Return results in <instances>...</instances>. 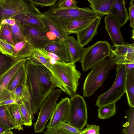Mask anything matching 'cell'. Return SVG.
<instances>
[{
	"instance_id": "8d00e7d4",
	"label": "cell",
	"mask_w": 134,
	"mask_h": 134,
	"mask_svg": "<svg viewBox=\"0 0 134 134\" xmlns=\"http://www.w3.org/2000/svg\"><path fill=\"white\" fill-rule=\"evenodd\" d=\"M31 2L36 6H41L43 7L54 6L57 0H30Z\"/></svg>"
},
{
	"instance_id": "44dd1931",
	"label": "cell",
	"mask_w": 134,
	"mask_h": 134,
	"mask_svg": "<svg viewBox=\"0 0 134 134\" xmlns=\"http://www.w3.org/2000/svg\"><path fill=\"white\" fill-rule=\"evenodd\" d=\"M93 10L102 15H109L114 0H88Z\"/></svg>"
},
{
	"instance_id": "7bdbcfd3",
	"label": "cell",
	"mask_w": 134,
	"mask_h": 134,
	"mask_svg": "<svg viewBox=\"0 0 134 134\" xmlns=\"http://www.w3.org/2000/svg\"><path fill=\"white\" fill-rule=\"evenodd\" d=\"M9 130V129L0 126V134H4Z\"/></svg>"
},
{
	"instance_id": "ac0fdd59",
	"label": "cell",
	"mask_w": 134,
	"mask_h": 134,
	"mask_svg": "<svg viewBox=\"0 0 134 134\" xmlns=\"http://www.w3.org/2000/svg\"><path fill=\"white\" fill-rule=\"evenodd\" d=\"M110 15L117 21L121 27L129 20L128 13L125 6L124 0H114Z\"/></svg>"
},
{
	"instance_id": "6da1fadb",
	"label": "cell",
	"mask_w": 134,
	"mask_h": 134,
	"mask_svg": "<svg viewBox=\"0 0 134 134\" xmlns=\"http://www.w3.org/2000/svg\"><path fill=\"white\" fill-rule=\"evenodd\" d=\"M25 64L26 86L30 96L27 110L33 119L46 98L58 86L51 72L31 56Z\"/></svg>"
},
{
	"instance_id": "9a60e30c",
	"label": "cell",
	"mask_w": 134,
	"mask_h": 134,
	"mask_svg": "<svg viewBox=\"0 0 134 134\" xmlns=\"http://www.w3.org/2000/svg\"><path fill=\"white\" fill-rule=\"evenodd\" d=\"M44 48L47 51L57 55L63 62H70L69 51L64 41L57 38L50 40Z\"/></svg>"
},
{
	"instance_id": "9c48e42d",
	"label": "cell",
	"mask_w": 134,
	"mask_h": 134,
	"mask_svg": "<svg viewBox=\"0 0 134 134\" xmlns=\"http://www.w3.org/2000/svg\"><path fill=\"white\" fill-rule=\"evenodd\" d=\"M63 92L59 88L55 89L45 99L40 108L37 119L34 124L35 133H40L45 128Z\"/></svg>"
},
{
	"instance_id": "f546056e",
	"label": "cell",
	"mask_w": 134,
	"mask_h": 134,
	"mask_svg": "<svg viewBox=\"0 0 134 134\" xmlns=\"http://www.w3.org/2000/svg\"><path fill=\"white\" fill-rule=\"evenodd\" d=\"M127 121L124 124L122 132L125 134H134V109L127 110L126 112Z\"/></svg>"
},
{
	"instance_id": "4dcf8cb0",
	"label": "cell",
	"mask_w": 134,
	"mask_h": 134,
	"mask_svg": "<svg viewBox=\"0 0 134 134\" xmlns=\"http://www.w3.org/2000/svg\"><path fill=\"white\" fill-rule=\"evenodd\" d=\"M0 39L12 46L15 44L13 40L11 29L7 24H0Z\"/></svg>"
},
{
	"instance_id": "484cf974",
	"label": "cell",
	"mask_w": 134,
	"mask_h": 134,
	"mask_svg": "<svg viewBox=\"0 0 134 134\" xmlns=\"http://www.w3.org/2000/svg\"><path fill=\"white\" fill-rule=\"evenodd\" d=\"M8 109L15 129L23 130V122L19 104L15 103L9 105Z\"/></svg>"
},
{
	"instance_id": "83f0119b",
	"label": "cell",
	"mask_w": 134,
	"mask_h": 134,
	"mask_svg": "<svg viewBox=\"0 0 134 134\" xmlns=\"http://www.w3.org/2000/svg\"><path fill=\"white\" fill-rule=\"evenodd\" d=\"M19 60L0 51V76L10 69Z\"/></svg>"
},
{
	"instance_id": "e575fe53",
	"label": "cell",
	"mask_w": 134,
	"mask_h": 134,
	"mask_svg": "<svg viewBox=\"0 0 134 134\" xmlns=\"http://www.w3.org/2000/svg\"><path fill=\"white\" fill-rule=\"evenodd\" d=\"M13 46L0 39V51L3 53L12 57Z\"/></svg>"
},
{
	"instance_id": "8992f818",
	"label": "cell",
	"mask_w": 134,
	"mask_h": 134,
	"mask_svg": "<svg viewBox=\"0 0 134 134\" xmlns=\"http://www.w3.org/2000/svg\"><path fill=\"white\" fill-rule=\"evenodd\" d=\"M25 14L37 15L41 13L30 0H0V24L3 20Z\"/></svg>"
},
{
	"instance_id": "5bb4252c",
	"label": "cell",
	"mask_w": 134,
	"mask_h": 134,
	"mask_svg": "<svg viewBox=\"0 0 134 134\" xmlns=\"http://www.w3.org/2000/svg\"><path fill=\"white\" fill-rule=\"evenodd\" d=\"M104 19L105 28L114 46L125 45L121 27L116 19L110 14L106 15Z\"/></svg>"
},
{
	"instance_id": "60d3db41",
	"label": "cell",
	"mask_w": 134,
	"mask_h": 134,
	"mask_svg": "<svg viewBox=\"0 0 134 134\" xmlns=\"http://www.w3.org/2000/svg\"><path fill=\"white\" fill-rule=\"evenodd\" d=\"M16 23V21L15 20L12 18H9L3 20L1 24H6L11 25H13Z\"/></svg>"
},
{
	"instance_id": "e0dca14e",
	"label": "cell",
	"mask_w": 134,
	"mask_h": 134,
	"mask_svg": "<svg viewBox=\"0 0 134 134\" xmlns=\"http://www.w3.org/2000/svg\"><path fill=\"white\" fill-rule=\"evenodd\" d=\"M65 41L69 51L70 62L75 63L81 60L86 48L82 47L73 36L68 35Z\"/></svg>"
},
{
	"instance_id": "4fadbf2b",
	"label": "cell",
	"mask_w": 134,
	"mask_h": 134,
	"mask_svg": "<svg viewBox=\"0 0 134 134\" xmlns=\"http://www.w3.org/2000/svg\"><path fill=\"white\" fill-rule=\"evenodd\" d=\"M36 16L48 32H51L60 40H66L69 35L58 23L47 15L45 12Z\"/></svg>"
},
{
	"instance_id": "d590c367",
	"label": "cell",
	"mask_w": 134,
	"mask_h": 134,
	"mask_svg": "<svg viewBox=\"0 0 134 134\" xmlns=\"http://www.w3.org/2000/svg\"><path fill=\"white\" fill-rule=\"evenodd\" d=\"M86 127L81 132L76 134H100V127L99 125L87 124Z\"/></svg>"
},
{
	"instance_id": "ab89813d",
	"label": "cell",
	"mask_w": 134,
	"mask_h": 134,
	"mask_svg": "<svg viewBox=\"0 0 134 134\" xmlns=\"http://www.w3.org/2000/svg\"><path fill=\"white\" fill-rule=\"evenodd\" d=\"M134 0L130 1V6L129 8V19L130 21V26L134 28Z\"/></svg>"
},
{
	"instance_id": "5b68a950",
	"label": "cell",
	"mask_w": 134,
	"mask_h": 134,
	"mask_svg": "<svg viewBox=\"0 0 134 134\" xmlns=\"http://www.w3.org/2000/svg\"><path fill=\"white\" fill-rule=\"evenodd\" d=\"M126 71L125 65H117L116 78L113 85L107 91L98 96L96 105L99 107L115 103L125 92Z\"/></svg>"
},
{
	"instance_id": "277c9868",
	"label": "cell",
	"mask_w": 134,
	"mask_h": 134,
	"mask_svg": "<svg viewBox=\"0 0 134 134\" xmlns=\"http://www.w3.org/2000/svg\"><path fill=\"white\" fill-rule=\"evenodd\" d=\"M46 13L60 25L65 23L77 20L94 19L102 16L87 7H76L69 9H59L54 6Z\"/></svg>"
},
{
	"instance_id": "1f68e13d",
	"label": "cell",
	"mask_w": 134,
	"mask_h": 134,
	"mask_svg": "<svg viewBox=\"0 0 134 134\" xmlns=\"http://www.w3.org/2000/svg\"><path fill=\"white\" fill-rule=\"evenodd\" d=\"M8 25L11 29L13 40L14 43L19 41L26 40L20 27L16 21V24L13 25Z\"/></svg>"
},
{
	"instance_id": "30bf717a",
	"label": "cell",
	"mask_w": 134,
	"mask_h": 134,
	"mask_svg": "<svg viewBox=\"0 0 134 134\" xmlns=\"http://www.w3.org/2000/svg\"><path fill=\"white\" fill-rule=\"evenodd\" d=\"M20 28L26 40L34 49L44 48L50 40L46 33L36 27L27 26Z\"/></svg>"
},
{
	"instance_id": "d4e9b609",
	"label": "cell",
	"mask_w": 134,
	"mask_h": 134,
	"mask_svg": "<svg viewBox=\"0 0 134 134\" xmlns=\"http://www.w3.org/2000/svg\"><path fill=\"white\" fill-rule=\"evenodd\" d=\"M26 75L24 64L20 67L15 73L8 84L7 88L12 91L19 85H26Z\"/></svg>"
},
{
	"instance_id": "f6af8a7d",
	"label": "cell",
	"mask_w": 134,
	"mask_h": 134,
	"mask_svg": "<svg viewBox=\"0 0 134 134\" xmlns=\"http://www.w3.org/2000/svg\"><path fill=\"white\" fill-rule=\"evenodd\" d=\"M77 133H71V134H76Z\"/></svg>"
},
{
	"instance_id": "ba28073f",
	"label": "cell",
	"mask_w": 134,
	"mask_h": 134,
	"mask_svg": "<svg viewBox=\"0 0 134 134\" xmlns=\"http://www.w3.org/2000/svg\"><path fill=\"white\" fill-rule=\"evenodd\" d=\"M70 111L67 123L81 131L87 124V105L83 98L76 94L70 98Z\"/></svg>"
},
{
	"instance_id": "3957f363",
	"label": "cell",
	"mask_w": 134,
	"mask_h": 134,
	"mask_svg": "<svg viewBox=\"0 0 134 134\" xmlns=\"http://www.w3.org/2000/svg\"><path fill=\"white\" fill-rule=\"evenodd\" d=\"M114 64L108 58L92 68L84 82L83 95L84 97L91 96L102 84L108 75L113 68Z\"/></svg>"
},
{
	"instance_id": "836d02e7",
	"label": "cell",
	"mask_w": 134,
	"mask_h": 134,
	"mask_svg": "<svg viewBox=\"0 0 134 134\" xmlns=\"http://www.w3.org/2000/svg\"><path fill=\"white\" fill-rule=\"evenodd\" d=\"M78 1L75 0H60L55 5L54 7L59 9H69L77 7Z\"/></svg>"
},
{
	"instance_id": "74e56055",
	"label": "cell",
	"mask_w": 134,
	"mask_h": 134,
	"mask_svg": "<svg viewBox=\"0 0 134 134\" xmlns=\"http://www.w3.org/2000/svg\"><path fill=\"white\" fill-rule=\"evenodd\" d=\"M58 127L65 130L70 133H78L81 131L67 123L60 122H59Z\"/></svg>"
},
{
	"instance_id": "d6986e66",
	"label": "cell",
	"mask_w": 134,
	"mask_h": 134,
	"mask_svg": "<svg viewBox=\"0 0 134 134\" xmlns=\"http://www.w3.org/2000/svg\"><path fill=\"white\" fill-rule=\"evenodd\" d=\"M11 18L15 20L21 27L24 26H32L36 27L46 32H48L36 15L31 14H22Z\"/></svg>"
},
{
	"instance_id": "7402d4cb",
	"label": "cell",
	"mask_w": 134,
	"mask_h": 134,
	"mask_svg": "<svg viewBox=\"0 0 134 134\" xmlns=\"http://www.w3.org/2000/svg\"><path fill=\"white\" fill-rule=\"evenodd\" d=\"M94 20H75L64 23L60 25L69 35L72 33L76 34L83 30L88 26Z\"/></svg>"
},
{
	"instance_id": "2e32d148",
	"label": "cell",
	"mask_w": 134,
	"mask_h": 134,
	"mask_svg": "<svg viewBox=\"0 0 134 134\" xmlns=\"http://www.w3.org/2000/svg\"><path fill=\"white\" fill-rule=\"evenodd\" d=\"M102 16L95 18L87 27L76 34L77 41L82 47L91 41L94 36L97 34L98 28L100 24Z\"/></svg>"
},
{
	"instance_id": "603a6c76",
	"label": "cell",
	"mask_w": 134,
	"mask_h": 134,
	"mask_svg": "<svg viewBox=\"0 0 134 134\" xmlns=\"http://www.w3.org/2000/svg\"><path fill=\"white\" fill-rule=\"evenodd\" d=\"M27 58L20 59L10 69L0 76V95L3 91L7 88L11 79L19 68L25 64Z\"/></svg>"
},
{
	"instance_id": "ee69618b",
	"label": "cell",
	"mask_w": 134,
	"mask_h": 134,
	"mask_svg": "<svg viewBox=\"0 0 134 134\" xmlns=\"http://www.w3.org/2000/svg\"><path fill=\"white\" fill-rule=\"evenodd\" d=\"M4 134H13V132L12 131L9 130Z\"/></svg>"
},
{
	"instance_id": "cb8c5ba5",
	"label": "cell",
	"mask_w": 134,
	"mask_h": 134,
	"mask_svg": "<svg viewBox=\"0 0 134 134\" xmlns=\"http://www.w3.org/2000/svg\"><path fill=\"white\" fill-rule=\"evenodd\" d=\"M130 108H134V69L126 71L125 92Z\"/></svg>"
},
{
	"instance_id": "8fae6325",
	"label": "cell",
	"mask_w": 134,
	"mask_h": 134,
	"mask_svg": "<svg viewBox=\"0 0 134 134\" xmlns=\"http://www.w3.org/2000/svg\"><path fill=\"white\" fill-rule=\"evenodd\" d=\"M114 46L116 49H111L110 54L108 57L114 64L125 65L134 63L133 43Z\"/></svg>"
},
{
	"instance_id": "d6a6232c",
	"label": "cell",
	"mask_w": 134,
	"mask_h": 134,
	"mask_svg": "<svg viewBox=\"0 0 134 134\" xmlns=\"http://www.w3.org/2000/svg\"><path fill=\"white\" fill-rule=\"evenodd\" d=\"M19 105L23 125L27 126H31L32 124V121L33 120L31 116L23 102Z\"/></svg>"
},
{
	"instance_id": "ffe728a7",
	"label": "cell",
	"mask_w": 134,
	"mask_h": 134,
	"mask_svg": "<svg viewBox=\"0 0 134 134\" xmlns=\"http://www.w3.org/2000/svg\"><path fill=\"white\" fill-rule=\"evenodd\" d=\"M34 48L26 40L17 42L13 46L12 57L19 60L31 56Z\"/></svg>"
},
{
	"instance_id": "52a82bcc",
	"label": "cell",
	"mask_w": 134,
	"mask_h": 134,
	"mask_svg": "<svg viewBox=\"0 0 134 134\" xmlns=\"http://www.w3.org/2000/svg\"><path fill=\"white\" fill-rule=\"evenodd\" d=\"M111 49L110 44L106 41H99L88 46L81 60L83 71L89 70L109 57Z\"/></svg>"
},
{
	"instance_id": "4316f807",
	"label": "cell",
	"mask_w": 134,
	"mask_h": 134,
	"mask_svg": "<svg viewBox=\"0 0 134 134\" xmlns=\"http://www.w3.org/2000/svg\"><path fill=\"white\" fill-rule=\"evenodd\" d=\"M8 105L0 106V126L7 129H15L12 123L8 109Z\"/></svg>"
},
{
	"instance_id": "7a4b0ae2",
	"label": "cell",
	"mask_w": 134,
	"mask_h": 134,
	"mask_svg": "<svg viewBox=\"0 0 134 134\" xmlns=\"http://www.w3.org/2000/svg\"><path fill=\"white\" fill-rule=\"evenodd\" d=\"M51 65L53 77L59 88L71 97L76 94L81 73L75 63L56 61Z\"/></svg>"
},
{
	"instance_id": "f1b7e54d",
	"label": "cell",
	"mask_w": 134,
	"mask_h": 134,
	"mask_svg": "<svg viewBox=\"0 0 134 134\" xmlns=\"http://www.w3.org/2000/svg\"><path fill=\"white\" fill-rule=\"evenodd\" d=\"M98 117L100 119L109 118L114 116L116 113L115 103L99 107Z\"/></svg>"
},
{
	"instance_id": "f35d334b",
	"label": "cell",
	"mask_w": 134,
	"mask_h": 134,
	"mask_svg": "<svg viewBox=\"0 0 134 134\" xmlns=\"http://www.w3.org/2000/svg\"><path fill=\"white\" fill-rule=\"evenodd\" d=\"M65 130L58 127L47 128L44 134H71Z\"/></svg>"
},
{
	"instance_id": "b9f144b4",
	"label": "cell",
	"mask_w": 134,
	"mask_h": 134,
	"mask_svg": "<svg viewBox=\"0 0 134 134\" xmlns=\"http://www.w3.org/2000/svg\"><path fill=\"white\" fill-rule=\"evenodd\" d=\"M125 65L126 71L134 69V63H130Z\"/></svg>"
},
{
	"instance_id": "7c38bea8",
	"label": "cell",
	"mask_w": 134,
	"mask_h": 134,
	"mask_svg": "<svg viewBox=\"0 0 134 134\" xmlns=\"http://www.w3.org/2000/svg\"><path fill=\"white\" fill-rule=\"evenodd\" d=\"M70 98H62L57 104L51 115L47 128L58 127L60 122L67 123L70 111Z\"/></svg>"
}]
</instances>
